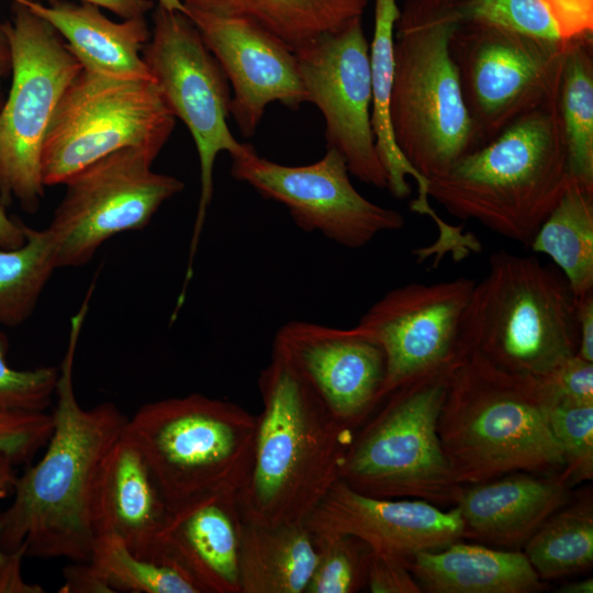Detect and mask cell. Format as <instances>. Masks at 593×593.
Instances as JSON below:
<instances>
[{"label":"cell","mask_w":593,"mask_h":593,"mask_svg":"<svg viewBox=\"0 0 593 593\" xmlns=\"http://www.w3.org/2000/svg\"><path fill=\"white\" fill-rule=\"evenodd\" d=\"M445 3H448V4H456L457 2H459L460 0H440Z\"/></svg>","instance_id":"obj_50"},{"label":"cell","mask_w":593,"mask_h":593,"mask_svg":"<svg viewBox=\"0 0 593 593\" xmlns=\"http://www.w3.org/2000/svg\"><path fill=\"white\" fill-rule=\"evenodd\" d=\"M158 155L137 147L111 153L72 175L46 228L57 268L87 264L111 237L142 230L183 182L152 169Z\"/></svg>","instance_id":"obj_13"},{"label":"cell","mask_w":593,"mask_h":593,"mask_svg":"<svg viewBox=\"0 0 593 593\" xmlns=\"http://www.w3.org/2000/svg\"><path fill=\"white\" fill-rule=\"evenodd\" d=\"M524 553L541 580L589 569L593 563L591 493L569 501L549 516L524 545Z\"/></svg>","instance_id":"obj_30"},{"label":"cell","mask_w":593,"mask_h":593,"mask_svg":"<svg viewBox=\"0 0 593 593\" xmlns=\"http://www.w3.org/2000/svg\"><path fill=\"white\" fill-rule=\"evenodd\" d=\"M549 424L561 449L569 486L593 479V405L551 402Z\"/></svg>","instance_id":"obj_34"},{"label":"cell","mask_w":593,"mask_h":593,"mask_svg":"<svg viewBox=\"0 0 593 593\" xmlns=\"http://www.w3.org/2000/svg\"><path fill=\"white\" fill-rule=\"evenodd\" d=\"M428 593H535L547 585L524 552L455 541L406 561Z\"/></svg>","instance_id":"obj_24"},{"label":"cell","mask_w":593,"mask_h":593,"mask_svg":"<svg viewBox=\"0 0 593 593\" xmlns=\"http://www.w3.org/2000/svg\"><path fill=\"white\" fill-rule=\"evenodd\" d=\"M541 380L548 388L551 402L593 405V362L577 354Z\"/></svg>","instance_id":"obj_38"},{"label":"cell","mask_w":593,"mask_h":593,"mask_svg":"<svg viewBox=\"0 0 593 593\" xmlns=\"http://www.w3.org/2000/svg\"><path fill=\"white\" fill-rule=\"evenodd\" d=\"M232 157L231 175L262 198L283 204L295 225L346 248H360L384 232L401 230L396 210L365 198L354 187L344 157L333 147L317 161L287 166L258 155L251 144Z\"/></svg>","instance_id":"obj_14"},{"label":"cell","mask_w":593,"mask_h":593,"mask_svg":"<svg viewBox=\"0 0 593 593\" xmlns=\"http://www.w3.org/2000/svg\"><path fill=\"white\" fill-rule=\"evenodd\" d=\"M529 248L549 256L575 300L593 292V191L569 179Z\"/></svg>","instance_id":"obj_28"},{"label":"cell","mask_w":593,"mask_h":593,"mask_svg":"<svg viewBox=\"0 0 593 593\" xmlns=\"http://www.w3.org/2000/svg\"><path fill=\"white\" fill-rule=\"evenodd\" d=\"M54 248L45 230L25 226V242L0 247V324L18 326L33 313L53 271Z\"/></svg>","instance_id":"obj_32"},{"label":"cell","mask_w":593,"mask_h":593,"mask_svg":"<svg viewBox=\"0 0 593 593\" xmlns=\"http://www.w3.org/2000/svg\"><path fill=\"white\" fill-rule=\"evenodd\" d=\"M64 593H112L113 591L90 562H75L64 569Z\"/></svg>","instance_id":"obj_41"},{"label":"cell","mask_w":593,"mask_h":593,"mask_svg":"<svg viewBox=\"0 0 593 593\" xmlns=\"http://www.w3.org/2000/svg\"><path fill=\"white\" fill-rule=\"evenodd\" d=\"M12 82L0 109V203L26 212L44 197L42 150L55 109L82 69L59 33L30 8L12 2L3 22Z\"/></svg>","instance_id":"obj_9"},{"label":"cell","mask_w":593,"mask_h":593,"mask_svg":"<svg viewBox=\"0 0 593 593\" xmlns=\"http://www.w3.org/2000/svg\"><path fill=\"white\" fill-rule=\"evenodd\" d=\"M314 536L349 535L371 551L405 561L425 550L441 549L463 538L459 508L449 511L423 500L381 499L337 480L304 519Z\"/></svg>","instance_id":"obj_19"},{"label":"cell","mask_w":593,"mask_h":593,"mask_svg":"<svg viewBox=\"0 0 593 593\" xmlns=\"http://www.w3.org/2000/svg\"><path fill=\"white\" fill-rule=\"evenodd\" d=\"M169 511L141 451L122 434L93 479L89 514L94 536H115L136 556L149 558Z\"/></svg>","instance_id":"obj_21"},{"label":"cell","mask_w":593,"mask_h":593,"mask_svg":"<svg viewBox=\"0 0 593 593\" xmlns=\"http://www.w3.org/2000/svg\"><path fill=\"white\" fill-rule=\"evenodd\" d=\"M272 347L349 427L360 426L381 402L385 356L381 346L357 326L337 328L291 321L278 329Z\"/></svg>","instance_id":"obj_17"},{"label":"cell","mask_w":593,"mask_h":593,"mask_svg":"<svg viewBox=\"0 0 593 593\" xmlns=\"http://www.w3.org/2000/svg\"><path fill=\"white\" fill-rule=\"evenodd\" d=\"M454 363L383 400V406L354 434L340 480L374 497L456 505L462 485L454 479L437 430Z\"/></svg>","instance_id":"obj_8"},{"label":"cell","mask_w":593,"mask_h":593,"mask_svg":"<svg viewBox=\"0 0 593 593\" xmlns=\"http://www.w3.org/2000/svg\"><path fill=\"white\" fill-rule=\"evenodd\" d=\"M258 388L251 461L237 492L244 522L304 521L340 479L355 429L337 419L289 359L272 347Z\"/></svg>","instance_id":"obj_2"},{"label":"cell","mask_w":593,"mask_h":593,"mask_svg":"<svg viewBox=\"0 0 593 593\" xmlns=\"http://www.w3.org/2000/svg\"><path fill=\"white\" fill-rule=\"evenodd\" d=\"M317 559L305 593H355L367 585L371 549L349 535L314 536Z\"/></svg>","instance_id":"obj_33"},{"label":"cell","mask_w":593,"mask_h":593,"mask_svg":"<svg viewBox=\"0 0 593 593\" xmlns=\"http://www.w3.org/2000/svg\"><path fill=\"white\" fill-rule=\"evenodd\" d=\"M15 1V0H10ZM22 1H35L42 0H22ZM51 1V0H48ZM79 2H86L94 4L100 9H105L122 20L145 18L146 13L152 11L155 7L153 0H78Z\"/></svg>","instance_id":"obj_44"},{"label":"cell","mask_w":593,"mask_h":593,"mask_svg":"<svg viewBox=\"0 0 593 593\" xmlns=\"http://www.w3.org/2000/svg\"><path fill=\"white\" fill-rule=\"evenodd\" d=\"M70 320L55 389L54 427L42 458L16 479L13 500L0 514V550L25 547V557L89 562L96 536L89 503L104 455L122 436L127 417L113 403L82 409L74 389L75 355L83 325Z\"/></svg>","instance_id":"obj_1"},{"label":"cell","mask_w":593,"mask_h":593,"mask_svg":"<svg viewBox=\"0 0 593 593\" xmlns=\"http://www.w3.org/2000/svg\"><path fill=\"white\" fill-rule=\"evenodd\" d=\"M53 427V415L46 412L0 409V452L16 465L29 462L46 446Z\"/></svg>","instance_id":"obj_37"},{"label":"cell","mask_w":593,"mask_h":593,"mask_svg":"<svg viewBox=\"0 0 593 593\" xmlns=\"http://www.w3.org/2000/svg\"><path fill=\"white\" fill-rule=\"evenodd\" d=\"M541 379L504 370L477 350L450 371L437 430L455 481L471 485L512 472L561 474Z\"/></svg>","instance_id":"obj_3"},{"label":"cell","mask_w":593,"mask_h":593,"mask_svg":"<svg viewBox=\"0 0 593 593\" xmlns=\"http://www.w3.org/2000/svg\"><path fill=\"white\" fill-rule=\"evenodd\" d=\"M157 4L168 11H178L184 13V7L180 0H156Z\"/></svg>","instance_id":"obj_49"},{"label":"cell","mask_w":593,"mask_h":593,"mask_svg":"<svg viewBox=\"0 0 593 593\" xmlns=\"http://www.w3.org/2000/svg\"><path fill=\"white\" fill-rule=\"evenodd\" d=\"M258 417L201 393L142 405L123 435L144 457L169 510L217 492L237 493L249 471Z\"/></svg>","instance_id":"obj_7"},{"label":"cell","mask_w":593,"mask_h":593,"mask_svg":"<svg viewBox=\"0 0 593 593\" xmlns=\"http://www.w3.org/2000/svg\"><path fill=\"white\" fill-rule=\"evenodd\" d=\"M9 342L0 332V409L46 412L55 394L59 368L20 370L8 363Z\"/></svg>","instance_id":"obj_36"},{"label":"cell","mask_w":593,"mask_h":593,"mask_svg":"<svg viewBox=\"0 0 593 593\" xmlns=\"http://www.w3.org/2000/svg\"><path fill=\"white\" fill-rule=\"evenodd\" d=\"M142 56L167 108L189 130L199 156L200 197L184 276V280L190 281L213 197L215 159L222 152L235 155L244 143L234 137L227 125L232 102L228 80L184 13L156 4L153 31Z\"/></svg>","instance_id":"obj_11"},{"label":"cell","mask_w":593,"mask_h":593,"mask_svg":"<svg viewBox=\"0 0 593 593\" xmlns=\"http://www.w3.org/2000/svg\"><path fill=\"white\" fill-rule=\"evenodd\" d=\"M578 348L577 301L561 271L534 256L492 254L462 314L460 354L477 350L504 370L541 379Z\"/></svg>","instance_id":"obj_6"},{"label":"cell","mask_w":593,"mask_h":593,"mask_svg":"<svg viewBox=\"0 0 593 593\" xmlns=\"http://www.w3.org/2000/svg\"><path fill=\"white\" fill-rule=\"evenodd\" d=\"M366 586L372 593L422 592L405 560L373 551L370 556Z\"/></svg>","instance_id":"obj_39"},{"label":"cell","mask_w":593,"mask_h":593,"mask_svg":"<svg viewBox=\"0 0 593 593\" xmlns=\"http://www.w3.org/2000/svg\"><path fill=\"white\" fill-rule=\"evenodd\" d=\"M11 66V49L3 30V22L0 21V109L4 101L2 98L1 85L3 79L10 74Z\"/></svg>","instance_id":"obj_47"},{"label":"cell","mask_w":593,"mask_h":593,"mask_svg":"<svg viewBox=\"0 0 593 593\" xmlns=\"http://www.w3.org/2000/svg\"><path fill=\"white\" fill-rule=\"evenodd\" d=\"M460 22L455 4L406 0L395 23L391 125L398 148L426 179L478 148L449 48Z\"/></svg>","instance_id":"obj_5"},{"label":"cell","mask_w":593,"mask_h":593,"mask_svg":"<svg viewBox=\"0 0 593 593\" xmlns=\"http://www.w3.org/2000/svg\"><path fill=\"white\" fill-rule=\"evenodd\" d=\"M478 148L557 101L567 41L460 22L449 42Z\"/></svg>","instance_id":"obj_12"},{"label":"cell","mask_w":593,"mask_h":593,"mask_svg":"<svg viewBox=\"0 0 593 593\" xmlns=\"http://www.w3.org/2000/svg\"><path fill=\"white\" fill-rule=\"evenodd\" d=\"M25 557V547L7 553L0 564V593H42L44 590L35 584H29L22 577V560Z\"/></svg>","instance_id":"obj_42"},{"label":"cell","mask_w":593,"mask_h":593,"mask_svg":"<svg viewBox=\"0 0 593 593\" xmlns=\"http://www.w3.org/2000/svg\"><path fill=\"white\" fill-rule=\"evenodd\" d=\"M558 592L561 593H592L593 592V579H584L580 581H575L572 583H568L566 585L560 586Z\"/></svg>","instance_id":"obj_48"},{"label":"cell","mask_w":593,"mask_h":593,"mask_svg":"<svg viewBox=\"0 0 593 593\" xmlns=\"http://www.w3.org/2000/svg\"><path fill=\"white\" fill-rule=\"evenodd\" d=\"M25 226L22 222L11 219L0 203V247L10 249L24 244Z\"/></svg>","instance_id":"obj_45"},{"label":"cell","mask_w":593,"mask_h":593,"mask_svg":"<svg viewBox=\"0 0 593 593\" xmlns=\"http://www.w3.org/2000/svg\"><path fill=\"white\" fill-rule=\"evenodd\" d=\"M186 10L249 21L293 52L361 18L368 0H180Z\"/></svg>","instance_id":"obj_26"},{"label":"cell","mask_w":593,"mask_h":593,"mask_svg":"<svg viewBox=\"0 0 593 593\" xmlns=\"http://www.w3.org/2000/svg\"><path fill=\"white\" fill-rule=\"evenodd\" d=\"M233 88L231 114L245 137L255 134L268 104L296 110L306 102L294 52L244 19L186 10Z\"/></svg>","instance_id":"obj_18"},{"label":"cell","mask_w":593,"mask_h":593,"mask_svg":"<svg viewBox=\"0 0 593 593\" xmlns=\"http://www.w3.org/2000/svg\"><path fill=\"white\" fill-rule=\"evenodd\" d=\"M15 465V461L9 455L0 452V501L12 492L16 479ZM5 556L7 553L0 550V564L5 559Z\"/></svg>","instance_id":"obj_46"},{"label":"cell","mask_w":593,"mask_h":593,"mask_svg":"<svg viewBox=\"0 0 593 593\" xmlns=\"http://www.w3.org/2000/svg\"><path fill=\"white\" fill-rule=\"evenodd\" d=\"M175 123L154 79L81 69L51 120L42 150L43 182L64 184L80 169L126 147L158 155Z\"/></svg>","instance_id":"obj_10"},{"label":"cell","mask_w":593,"mask_h":593,"mask_svg":"<svg viewBox=\"0 0 593 593\" xmlns=\"http://www.w3.org/2000/svg\"><path fill=\"white\" fill-rule=\"evenodd\" d=\"M235 492H217L169 511L157 547L197 581L203 593H240L244 519Z\"/></svg>","instance_id":"obj_20"},{"label":"cell","mask_w":593,"mask_h":593,"mask_svg":"<svg viewBox=\"0 0 593 593\" xmlns=\"http://www.w3.org/2000/svg\"><path fill=\"white\" fill-rule=\"evenodd\" d=\"M461 22L500 26L524 35L562 41L542 0H460Z\"/></svg>","instance_id":"obj_35"},{"label":"cell","mask_w":593,"mask_h":593,"mask_svg":"<svg viewBox=\"0 0 593 593\" xmlns=\"http://www.w3.org/2000/svg\"><path fill=\"white\" fill-rule=\"evenodd\" d=\"M400 15L396 0H374V27L370 43L371 126L380 161L388 175V189L396 199L411 193L406 177L417 184L416 206L428 204V179L418 174L396 146L391 119L390 99L393 79V43Z\"/></svg>","instance_id":"obj_27"},{"label":"cell","mask_w":593,"mask_h":593,"mask_svg":"<svg viewBox=\"0 0 593 593\" xmlns=\"http://www.w3.org/2000/svg\"><path fill=\"white\" fill-rule=\"evenodd\" d=\"M569 182L557 101L514 121L496 137L428 179L427 195L526 248Z\"/></svg>","instance_id":"obj_4"},{"label":"cell","mask_w":593,"mask_h":593,"mask_svg":"<svg viewBox=\"0 0 593 593\" xmlns=\"http://www.w3.org/2000/svg\"><path fill=\"white\" fill-rule=\"evenodd\" d=\"M562 41L593 35V0H542Z\"/></svg>","instance_id":"obj_40"},{"label":"cell","mask_w":593,"mask_h":593,"mask_svg":"<svg viewBox=\"0 0 593 593\" xmlns=\"http://www.w3.org/2000/svg\"><path fill=\"white\" fill-rule=\"evenodd\" d=\"M569 490L561 474L523 471L462 485L456 506L463 523V538L518 550L570 501Z\"/></svg>","instance_id":"obj_22"},{"label":"cell","mask_w":593,"mask_h":593,"mask_svg":"<svg viewBox=\"0 0 593 593\" xmlns=\"http://www.w3.org/2000/svg\"><path fill=\"white\" fill-rule=\"evenodd\" d=\"M46 20L63 37L82 69L123 79H154L142 51L150 38L145 18L115 22L94 4L15 0Z\"/></svg>","instance_id":"obj_23"},{"label":"cell","mask_w":593,"mask_h":593,"mask_svg":"<svg viewBox=\"0 0 593 593\" xmlns=\"http://www.w3.org/2000/svg\"><path fill=\"white\" fill-rule=\"evenodd\" d=\"M475 280L458 277L388 291L356 325L385 356L381 402L396 389L454 363L462 314Z\"/></svg>","instance_id":"obj_16"},{"label":"cell","mask_w":593,"mask_h":593,"mask_svg":"<svg viewBox=\"0 0 593 593\" xmlns=\"http://www.w3.org/2000/svg\"><path fill=\"white\" fill-rule=\"evenodd\" d=\"M557 105L569 179L593 191V35L567 41Z\"/></svg>","instance_id":"obj_29"},{"label":"cell","mask_w":593,"mask_h":593,"mask_svg":"<svg viewBox=\"0 0 593 593\" xmlns=\"http://www.w3.org/2000/svg\"><path fill=\"white\" fill-rule=\"evenodd\" d=\"M316 559V541L304 521L277 525L244 522L240 593H305Z\"/></svg>","instance_id":"obj_25"},{"label":"cell","mask_w":593,"mask_h":593,"mask_svg":"<svg viewBox=\"0 0 593 593\" xmlns=\"http://www.w3.org/2000/svg\"><path fill=\"white\" fill-rule=\"evenodd\" d=\"M306 102L325 120L326 148H335L363 183L388 189L371 126L370 45L361 18L294 52Z\"/></svg>","instance_id":"obj_15"},{"label":"cell","mask_w":593,"mask_h":593,"mask_svg":"<svg viewBox=\"0 0 593 593\" xmlns=\"http://www.w3.org/2000/svg\"><path fill=\"white\" fill-rule=\"evenodd\" d=\"M575 301L579 332L577 355L593 362V292Z\"/></svg>","instance_id":"obj_43"},{"label":"cell","mask_w":593,"mask_h":593,"mask_svg":"<svg viewBox=\"0 0 593 593\" xmlns=\"http://www.w3.org/2000/svg\"><path fill=\"white\" fill-rule=\"evenodd\" d=\"M89 562L113 592L203 593L192 575L161 549L149 558L138 557L112 535L96 537Z\"/></svg>","instance_id":"obj_31"}]
</instances>
